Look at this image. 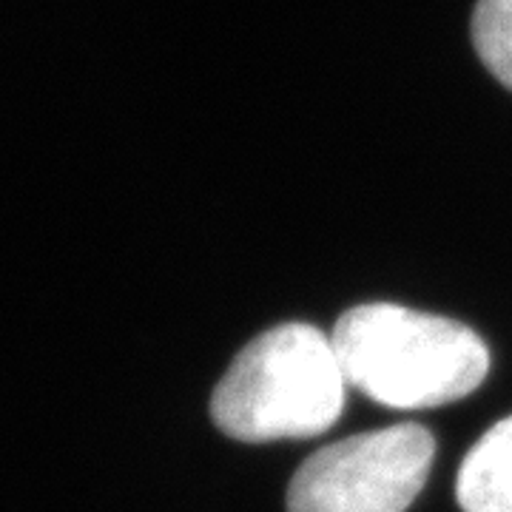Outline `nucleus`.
I'll list each match as a JSON object with an SVG mask.
<instances>
[{
  "mask_svg": "<svg viewBox=\"0 0 512 512\" xmlns=\"http://www.w3.org/2000/svg\"><path fill=\"white\" fill-rule=\"evenodd\" d=\"M456 498L464 512H512V416L493 424L461 461Z\"/></svg>",
  "mask_w": 512,
  "mask_h": 512,
  "instance_id": "4",
  "label": "nucleus"
},
{
  "mask_svg": "<svg viewBox=\"0 0 512 512\" xmlns=\"http://www.w3.org/2000/svg\"><path fill=\"white\" fill-rule=\"evenodd\" d=\"M436 458L421 424H396L316 450L291 478L288 512H404Z\"/></svg>",
  "mask_w": 512,
  "mask_h": 512,
  "instance_id": "3",
  "label": "nucleus"
},
{
  "mask_svg": "<svg viewBox=\"0 0 512 512\" xmlns=\"http://www.w3.org/2000/svg\"><path fill=\"white\" fill-rule=\"evenodd\" d=\"M473 43L481 63L512 92V0H478Z\"/></svg>",
  "mask_w": 512,
  "mask_h": 512,
  "instance_id": "5",
  "label": "nucleus"
},
{
  "mask_svg": "<svg viewBox=\"0 0 512 512\" xmlns=\"http://www.w3.org/2000/svg\"><path fill=\"white\" fill-rule=\"evenodd\" d=\"M348 379L333 339L313 325L265 330L225 370L211 419L239 441L313 439L345 410Z\"/></svg>",
  "mask_w": 512,
  "mask_h": 512,
  "instance_id": "2",
  "label": "nucleus"
},
{
  "mask_svg": "<svg viewBox=\"0 0 512 512\" xmlns=\"http://www.w3.org/2000/svg\"><path fill=\"white\" fill-rule=\"evenodd\" d=\"M330 339L348 384L393 410L458 402L490 370V350L476 330L390 302L350 308Z\"/></svg>",
  "mask_w": 512,
  "mask_h": 512,
  "instance_id": "1",
  "label": "nucleus"
}]
</instances>
